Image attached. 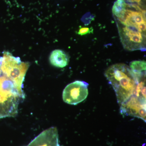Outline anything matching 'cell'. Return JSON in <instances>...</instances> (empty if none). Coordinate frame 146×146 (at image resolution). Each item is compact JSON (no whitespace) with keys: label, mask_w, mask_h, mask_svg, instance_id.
<instances>
[{"label":"cell","mask_w":146,"mask_h":146,"mask_svg":"<svg viewBox=\"0 0 146 146\" xmlns=\"http://www.w3.org/2000/svg\"><path fill=\"white\" fill-rule=\"evenodd\" d=\"M145 10L127 4L123 16L115 19L123 46L129 51L146 50Z\"/></svg>","instance_id":"1"},{"label":"cell","mask_w":146,"mask_h":146,"mask_svg":"<svg viewBox=\"0 0 146 146\" xmlns=\"http://www.w3.org/2000/svg\"><path fill=\"white\" fill-rule=\"evenodd\" d=\"M93 32V29L92 27H80L78 31L77 32V34L79 35H86L90 34Z\"/></svg>","instance_id":"10"},{"label":"cell","mask_w":146,"mask_h":146,"mask_svg":"<svg viewBox=\"0 0 146 146\" xmlns=\"http://www.w3.org/2000/svg\"><path fill=\"white\" fill-rule=\"evenodd\" d=\"M127 3L126 0H117L112 8V12L115 19L122 17L126 9Z\"/></svg>","instance_id":"9"},{"label":"cell","mask_w":146,"mask_h":146,"mask_svg":"<svg viewBox=\"0 0 146 146\" xmlns=\"http://www.w3.org/2000/svg\"><path fill=\"white\" fill-rule=\"evenodd\" d=\"M2 62L0 58V119L16 116L21 102L18 87L4 70Z\"/></svg>","instance_id":"3"},{"label":"cell","mask_w":146,"mask_h":146,"mask_svg":"<svg viewBox=\"0 0 146 146\" xmlns=\"http://www.w3.org/2000/svg\"><path fill=\"white\" fill-rule=\"evenodd\" d=\"M27 146H60L57 128L51 127L44 131Z\"/></svg>","instance_id":"6"},{"label":"cell","mask_w":146,"mask_h":146,"mask_svg":"<svg viewBox=\"0 0 146 146\" xmlns=\"http://www.w3.org/2000/svg\"><path fill=\"white\" fill-rule=\"evenodd\" d=\"M89 84L85 82L76 81L68 84L63 90V101L75 105L84 101L88 96Z\"/></svg>","instance_id":"4"},{"label":"cell","mask_w":146,"mask_h":146,"mask_svg":"<svg viewBox=\"0 0 146 146\" xmlns=\"http://www.w3.org/2000/svg\"><path fill=\"white\" fill-rule=\"evenodd\" d=\"M123 115L142 119L146 122V98L133 95L130 98L120 105Z\"/></svg>","instance_id":"5"},{"label":"cell","mask_w":146,"mask_h":146,"mask_svg":"<svg viewBox=\"0 0 146 146\" xmlns=\"http://www.w3.org/2000/svg\"><path fill=\"white\" fill-rule=\"evenodd\" d=\"M105 75L114 89L120 105L134 94L138 80L126 64L118 63L111 65L106 71Z\"/></svg>","instance_id":"2"},{"label":"cell","mask_w":146,"mask_h":146,"mask_svg":"<svg viewBox=\"0 0 146 146\" xmlns=\"http://www.w3.org/2000/svg\"><path fill=\"white\" fill-rule=\"evenodd\" d=\"M130 69L137 78L146 77V63L144 60H135L130 63Z\"/></svg>","instance_id":"8"},{"label":"cell","mask_w":146,"mask_h":146,"mask_svg":"<svg viewBox=\"0 0 146 146\" xmlns=\"http://www.w3.org/2000/svg\"><path fill=\"white\" fill-rule=\"evenodd\" d=\"M51 64L58 68H63L68 65L69 58L68 55L60 50L53 51L50 56Z\"/></svg>","instance_id":"7"}]
</instances>
